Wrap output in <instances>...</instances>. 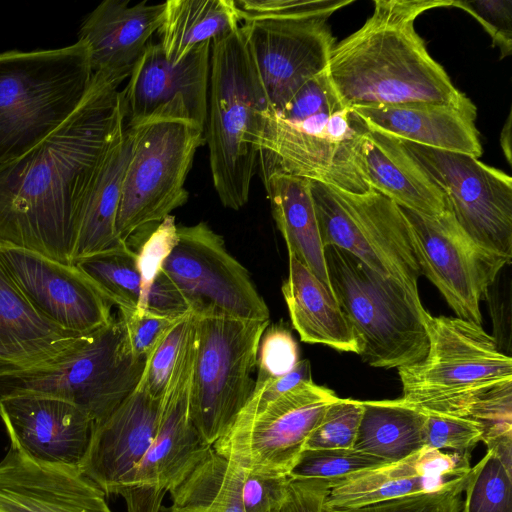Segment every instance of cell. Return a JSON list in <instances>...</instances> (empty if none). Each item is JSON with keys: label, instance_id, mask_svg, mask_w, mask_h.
<instances>
[{"label": "cell", "instance_id": "cell-1", "mask_svg": "<svg viewBox=\"0 0 512 512\" xmlns=\"http://www.w3.org/2000/svg\"><path fill=\"white\" fill-rule=\"evenodd\" d=\"M124 81L93 73L81 106L22 157L0 167V246L74 265L79 213L125 108Z\"/></svg>", "mask_w": 512, "mask_h": 512}, {"label": "cell", "instance_id": "cell-2", "mask_svg": "<svg viewBox=\"0 0 512 512\" xmlns=\"http://www.w3.org/2000/svg\"><path fill=\"white\" fill-rule=\"evenodd\" d=\"M453 0H376L372 15L335 44L327 77L345 108L432 103L476 115V107L427 51L414 22Z\"/></svg>", "mask_w": 512, "mask_h": 512}, {"label": "cell", "instance_id": "cell-3", "mask_svg": "<svg viewBox=\"0 0 512 512\" xmlns=\"http://www.w3.org/2000/svg\"><path fill=\"white\" fill-rule=\"evenodd\" d=\"M261 118L262 180L283 173L349 193L369 190L354 161V145L364 124L342 105L326 71L305 83L284 105L268 106Z\"/></svg>", "mask_w": 512, "mask_h": 512}, {"label": "cell", "instance_id": "cell-4", "mask_svg": "<svg viewBox=\"0 0 512 512\" xmlns=\"http://www.w3.org/2000/svg\"><path fill=\"white\" fill-rule=\"evenodd\" d=\"M269 106L241 26L211 44L205 144L222 205L239 210L258 168L262 112Z\"/></svg>", "mask_w": 512, "mask_h": 512}, {"label": "cell", "instance_id": "cell-5", "mask_svg": "<svg viewBox=\"0 0 512 512\" xmlns=\"http://www.w3.org/2000/svg\"><path fill=\"white\" fill-rule=\"evenodd\" d=\"M93 81L88 48L0 53V167L25 155L81 106Z\"/></svg>", "mask_w": 512, "mask_h": 512}, {"label": "cell", "instance_id": "cell-6", "mask_svg": "<svg viewBox=\"0 0 512 512\" xmlns=\"http://www.w3.org/2000/svg\"><path fill=\"white\" fill-rule=\"evenodd\" d=\"M126 124L132 146L122 182L116 231L127 243L187 202L189 193L184 185L205 138L204 128L192 118L181 96L149 116Z\"/></svg>", "mask_w": 512, "mask_h": 512}, {"label": "cell", "instance_id": "cell-7", "mask_svg": "<svg viewBox=\"0 0 512 512\" xmlns=\"http://www.w3.org/2000/svg\"><path fill=\"white\" fill-rule=\"evenodd\" d=\"M429 347L419 362L398 368L405 404L422 413L466 417L485 391L512 380V359L482 327L424 312Z\"/></svg>", "mask_w": 512, "mask_h": 512}, {"label": "cell", "instance_id": "cell-8", "mask_svg": "<svg viewBox=\"0 0 512 512\" xmlns=\"http://www.w3.org/2000/svg\"><path fill=\"white\" fill-rule=\"evenodd\" d=\"M332 292L361 344L369 366L400 368L421 361L429 341L420 297L350 253L324 248Z\"/></svg>", "mask_w": 512, "mask_h": 512}, {"label": "cell", "instance_id": "cell-9", "mask_svg": "<svg viewBox=\"0 0 512 512\" xmlns=\"http://www.w3.org/2000/svg\"><path fill=\"white\" fill-rule=\"evenodd\" d=\"M147 360L129 350L120 316L81 335L48 366L0 380V395L33 392L67 400L94 424L111 414L138 386Z\"/></svg>", "mask_w": 512, "mask_h": 512}, {"label": "cell", "instance_id": "cell-10", "mask_svg": "<svg viewBox=\"0 0 512 512\" xmlns=\"http://www.w3.org/2000/svg\"><path fill=\"white\" fill-rule=\"evenodd\" d=\"M310 192L324 248L350 253L419 296L422 271L410 224L397 204L373 189L355 194L317 181H310Z\"/></svg>", "mask_w": 512, "mask_h": 512}, {"label": "cell", "instance_id": "cell-11", "mask_svg": "<svg viewBox=\"0 0 512 512\" xmlns=\"http://www.w3.org/2000/svg\"><path fill=\"white\" fill-rule=\"evenodd\" d=\"M270 321L195 316L190 416L213 445L231 426L255 385L261 337Z\"/></svg>", "mask_w": 512, "mask_h": 512}, {"label": "cell", "instance_id": "cell-12", "mask_svg": "<svg viewBox=\"0 0 512 512\" xmlns=\"http://www.w3.org/2000/svg\"><path fill=\"white\" fill-rule=\"evenodd\" d=\"M195 349L194 316L161 397L156 435L140 462L109 492L124 499L126 512H160L166 494L177 487L212 448L190 416Z\"/></svg>", "mask_w": 512, "mask_h": 512}, {"label": "cell", "instance_id": "cell-13", "mask_svg": "<svg viewBox=\"0 0 512 512\" xmlns=\"http://www.w3.org/2000/svg\"><path fill=\"white\" fill-rule=\"evenodd\" d=\"M177 242L162 265L190 313L198 317L269 320V308L247 269L207 223L177 226Z\"/></svg>", "mask_w": 512, "mask_h": 512}, {"label": "cell", "instance_id": "cell-14", "mask_svg": "<svg viewBox=\"0 0 512 512\" xmlns=\"http://www.w3.org/2000/svg\"><path fill=\"white\" fill-rule=\"evenodd\" d=\"M400 142L441 188L449 211L469 238L511 262L512 178L467 154Z\"/></svg>", "mask_w": 512, "mask_h": 512}, {"label": "cell", "instance_id": "cell-15", "mask_svg": "<svg viewBox=\"0 0 512 512\" xmlns=\"http://www.w3.org/2000/svg\"><path fill=\"white\" fill-rule=\"evenodd\" d=\"M337 398L327 387L303 382L253 418L231 425L212 449L245 470L289 476L324 411Z\"/></svg>", "mask_w": 512, "mask_h": 512}, {"label": "cell", "instance_id": "cell-16", "mask_svg": "<svg viewBox=\"0 0 512 512\" xmlns=\"http://www.w3.org/2000/svg\"><path fill=\"white\" fill-rule=\"evenodd\" d=\"M401 209L411 227L422 275L436 286L456 317L481 325L480 302L511 262L479 247L449 209L436 216Z\"/></svg>", "mask_w": 512, "mask_h": 512}, {"label": "cell", "instance_id": "cell-17", "mask_svg": "<svg viewBox=\"0 0 512 512\" xmlns=\"http://www.w3.org/2000/svg\"><path fill=\"white\" fill-rule=\"evenodd\" d=\"M328 18H255L241 24L270 107L284 105L326 71L335 45Z\"/></svg>", "mask_w": 512, "mask_h": 512}, {"label": "cell", "instance_id": "cell-18", "mask_svg": "<svg viewBox=\"0 0 512 512\" xmlns=\"http://www.w3.org/2000/svg\"><path fill=\"white\" fill-rule=\"evenodd\" d=\"M0 262L34 310L65 331L88 334L113 317V305L75 265L6 246Z\"/></svg>", "mask_w": 512, "mask_h": 512}, {"label": "cell", "instance_id": "cell-19", "mask_svg": "<svg viewBox=\"0 0 512 512\" xmlns=\"http://www.w3.org/2000/svg\"><path fill=\"white\" fill-rule=\"evenodd\" d=\"M0 417L10 443L28 457L71 467H80L94 426L75 404L33 392L0 395Z\"/></svg>", "mask_w": 512, "mask_h": 512}, {"label": "cell", "instance_id": "cell-20", "mask_svg": "<svg viewBox=\"0 0 512 512\" xmlns=\"http://www.w3.org/2000/svg\"><path fill=\"white\" fill-rule=\"evenodd\" d=\"M79 467L36 461L10 443L0 460V512H112Z\"/></svg>", "mask_w": 512, "mask_h": 512}, {"label": "cell", "instance_id": "cell-21", "mask_svg": "<svg viewBox=\"0 0 512 512\" xmlns=\"http://www.w3.org/2000/svg\"><path fill=\"white\" fill-rule=\"evenodd\" d=\"M470 469V458L424 446L404 459L331 483L324 509L343 510L435 491Z\"/></svg>", "mask_w": 512, "mask_h": 512}, {"label": "cell", "instance_id": "cell-22", "mask_svg": "<svg viewBox=\"0 0 512 512\" xmlns=\"http://www.w3.org/2000/svg\"><path fill=\"white\" fill-rule=\"evenodd\" d=\"M211 44L203 43L173 63L166 58L159 42H150L121 90L126 122L145 118L181 96L192 118L204 128Z\"/></svg>", "mask_w": 512, "mask_h": 512}, {"label": "cell", "instance_id": "cell-23", "mask_svg": "<svg viewBox=\"0 0 512 512\" xmlns=\"http://www.w3.org/2000/svg\"><path fill=\"white\" fill-rule=\"evenodd\" d=\"M160 401L138 384L111 414L94 424L79 468L107 496L150 447L158 427Z\"/></svg>", "mask_w": 512, "mask_h": 512}, {"label": "cell", "instance_id": "cell-24", "mask_svg": "<svg viewBox=\"0 0 512 512\" xmlns=\"http://www.w3.org/2000/svg\"><path fill=\"white\" fill-rule=\"evenodd\" d=\"M164 9L165 2H101L85 18L79 32V40L88 48L92 72L127 80L160 28Z\"/></svg>", "mask_w": 512, "mask_h": 512}, {"label": "cell", "instance_id": "cell-25", "mask_svg": "<svg viewBox=\"0 0 512 512\" xmlns=\"http://www.w3.org/2000/svg\"><path fill=\"white\" fill-rule=\"evenodd\" d=\"M354 161L369 189L399 207L428 216L448 209L441 188L400 140L364 125L354 145Z\"/></svg>", "mask_w": 512, "mask_h": 512}, {"label": "cell", "instance_id": "cell-26", "mask_svg": "<svg viewBox=\"0 0 512 512\" xmlns=\"http://www.w3.org/2000/svg\"><path fill=\"white\" fill-rule=\"evenodd\" d=\"M351 111L367 128L396 139L476 158L482 155L476 115L457 107L411 103L360 106Z\"/></svg>", "mask_w": 512, "mask_h": 512}, {"label": "cell", "instance_id": "cell-27", "mask_svg": "<svg viewBox=\"0 0 512 512\" xmlns=\"http://www.w3.org/2000/svg\"><path fill=\"white\" fill-rule=\"evenodd\" d=\"M132 146L125 112L104 149L83 201L76 227L73 264L84 257L123 246L116 231V218L125 169Z\"/></svg>", "mask_w": 512, "mask_h": 512}, {"label": "cell", "instance_id": "cell-28", "mask_svg": "<svg viewBox=\"0 0 512 512\" xmlns=\"http://www.w3.org/2000/svg\"><path fill=\"white\" fill-rule=\"evenodd\" d=\"M281 289L292 326L303 342L359 355L360 341L334 294L293 256Z\"/></svg>", "mask_w": 512, "mask_h": 512}, {"label": "cell", "instance_id": "cell-29", "mask_svg": "<svg viewBox=\"0 0 512 512\" xmlns=\"http://www.w3.org/2000/svg\"><path fill=\"white\" fill-rule=\"evenodd\" d=\"M80 336L39 315L0 262L1 353L27 367L40 368L62 357Z\"/></svg>", "mask_w": 512, "mask_h": 512}, {"label": "cell", "instance_id": "cell-30", "mask_svg": "<svg viewBox=\"0 0 512 512\" xmlns=\"http://www.w3.org/2000/svg\"><path fill=\"white\" fill-rule=\"evenodd\" d=\"M263 183L273 219L285 240L288 256H293L305 265L332 292L310 181L289 174L273 173L264 178Z\"/></svg>", "mask_w": 512, "mask_h": 512}, {"label": "cell", "instance_id": "cell-31", "mask_svg": "<svg viewBox=\"0 0 512 512\" xmlns=\"http://www.w3.org/2000/svg\"><path fill=\"white\" fill-rule=\"evenodd\" d=\"M241 24L233 0H169L157 32L166 58L177 63L195 47L229 36Z\"/></svg>", "mask_w": 512, "mask_h": 512}, {"label": "cell", "instance_id": "cell-32", "mask_svg": "<svg viewBox=\"0 0 512 512\" xmlns=\"http://www.w3.org/2000/svg\"><path fill=\"white\" fill-rule=\"evenodd\" d=\"M426 414L396 400L363 401L354 448L389 462L424 447Z\"/></svg>", "mask_w": 512, "mask_h": 512}, {"label": "cell", "instance_id": "cell-33", "mask_svg": "<svg viewBox=\"0 0 512 512\" xmlns=\"http://www.w3.org/2000/svg\"><path fill=\"white\" fill-rule=\"evenodd\" d=\"M244 469L212 448L169 494L172 503L160 512H244Z\"/></svg>", "mask_w": 512, "mask_h": 512}, {"label": "cell", "instance_id": "cell-34", "mask_svg": "<svg viewBox=\"0 0 512 512\" xmlns=\"http://www.w3.org/2000/svg\"><path fill=\"white\" fill-rule=\"evenodd\" d=\"M74 265L120 309H140L141 277L136 251L128 243L77 260Z\"/></svg>", "mask_w": 512, "mask_h": 512}, {"label": "cell", "instance_id": "cell-35", "mask_svg": "<svg viewBox=\"0 0 512 512\" xmlns=\"http://www.w3.org/2000/svg\"><path fill=\"white\" fill-rule=\"evenodd\" d=\"M461 512H512V445L487 450L471 467Z\"/></svg>", "mask_w": 512, "mask_h": 512}, {"label": "cell", "instance_id": "cell-36", "mask_svg": "<svg viewBox=\"0 0 512 512\" xmlns=\"http://www.w3.org/2000/svg\"><path fill=\"white\" fill-rule=\"evenodd\" d=\"M389 461L355 448L305 449L289 474L293 479H319L331 483Z\"/></svg>", "mask_w": 512, "mask_h": 512}, {"label": "cell", "instance_id": "cell-37", "mask_svg": "<svg viewBox=\"0 0 512 512\" xmlns=\"http://www.w3.org/2000/svg\"><path fill=\"white\" fill-rule=\"evenodd\" d=\"M482 428L487 450L512 445V380L500 383L481 394L466 416Z\"/></svg>", "mask_w": 512, "mask_h": 512}, {"label": "cell", "instance_id": "cell-38", "mask_svg": "<svg viewBox=\"0 0 512 512\" xmlns=\"http://www.w3.org/2000/svg\"><path fill=\"white\" fill-rule=\"evenodd\" d=\"M363 401L337 398L324 411L305 449L354 448Z\"/></svg>", "mask_w": 512, "mask_h": 512}, {"label": "cell", "instance_id": "cell-39", "mask_svg": "<svg viewBox=\"0 0 512 512\" xmlns=\"http://www.w3.org/2000/svg\"><path fill=\"white\" fill-rule=\"evenodd\" d=\"M135 235H141L142 238L135 251L142 287L139 311L143 312L146 311L149 292L162 271V265L176 245L178 236L175 217L169 215L157 225Z\"/></svg>", "mask_w": 512, "mask_h": 512}, {"label": "cell", "instance_id": "cell-40", "mask_svg": "<svg viewBox=\"0 0 512 512\" xmlns=\"http://www.w3.org/2000/svg\"><path fill=\"white\" fill-rule=\"evenodd\" d=\"M469 472L444 487L355 508L323 512H461L462 494Z\"/></svg>", "mask_w": 512, "mask_h": 512}, {"label": "cell", "instance_id": "cell-41", "mask_svg": "<svg viewBox=\"0 0 512 512\" xmlns=\"http://www.w3.org/2000/svg\"><path fill=\"white\" fill-rule=\"evenodd\" d=\"M481 440L482 428L470 418L426 414L424 446L471 458Z\"/></svg>", "mask_w": 512, "mask_h": 512}, {"label": "cell", "instance_id": "cell-42", "mask_svg": "<svg viewBox=\"0 0 512 512\" xmlns=\"http://www.w3.org/2000/svg\"><path fill=\"white\" fill-rule=\"evenodd\" d=\"M194 315L183 316L148 356L139 384L155 399H161Z\"/></svg>", "mask_w": 512, "mask_h": 512}, {"label": "cell", "instance_id": "cell-43", "mask_svg": "<svg viewBox=\"0 0 512 512\" xmlns=\"http://www.w3.org/2000/svg\"><path fill=\"white\" fill-rule=\"evenodd\" d=\"M299 361L298 345L290 330L283 324L269 325L259 344L255 382L283 376Z\"/></svg>", "mask_w": 512, "mask_h": 512}, {"label": "cell", "instance_id": "cell-44", "mask_svg": "<svg viewBox=\"0 0 512 512\" xmlns=\"http://www.w3.org/2000/svg\"><path fill=\"white\" fill-rule=\"evenodd\" d=\"M118 315L125 326L129 350L140 360H147L168 331L183 317H170L138 309H120Z\"/></svg>", "mask_w": 512, "mask_h": 512}, {"label": "cell", "instance_id": "cell-45", "mask_svg": "<svg viewBox=\"0 0 512 512\" xmlns=\"http://www.w3.org/2000/svg\"><path fill=\"white\" fill-rule=\"evenodd\" d=\"M242 23L255 18L330 16L353 0H238Z\"/></svg>", "mask_w": 512, "mask_h": 512}, {"label": "cell", "instance_id": "cell-46", "mask_svg": "<svg viewBox=\"0 0 512 512\" xmlns=\"http://www.w3.org/2000/svg\"><path fill=\"white\" fill-rule=\"evenodd\" d=\"M451 6L471 14L484 27L492 38L493 46L499 48L502 58L511 54V0L453 1Z\"/></svg>", "mask_w": 512, "mask_h": 512}, {"label": "cell", "instance_id": "cell-47", "mask_svg": "<svg viewBox=\"0 0 512 512\" xmlns=\"http://www.w3.org/2000/svg\"><path fill=\"white\" fill-rule=\"evenodd\" d=\"M244 469V468H243ZM289 476H277L244 469L241 503L244 512L280 510L285 499Z\"/></svg>", "mask_w": 512, "mask_h": 512}, {"label": "cell", "instance_id": "cell-48", "mask_svg": "<svg viewBox=\"0 0 512 512\" xmlns=\"http://www.w3.org/2000/svg\"><path fill=\"white\" fill-rule=\"evenodd\" d=\"M308 381H313L311 365L309 360L304 359L300 360L291 372L283 376L255 382L249 399L231 425L253 418L282 394Z\"/></svg>", "mask_w": 512, "mask_h": 512}, {"label": "cell", "instance_id": "cell-49", "mask_svg": "<svg viewBox=\"0 0 512 512\" xmlns=\"http://www.w3.org/2000/svg\"><path fill=\"white\" fill-rule=\"evenodd\" d=\"M331 482L289 477L280 512H323Z\"/></svg>", "mask_w": 512, "mask_h": 512}, {"label": "cell", "instance_id": "cell-50", "mask_svg": "<svg viewBox=\"0 0 512 512\" xmlns=\"http://www.w3.org/2000/svg\"><path fill=\"white\" fill-rule=\"evenodd\" d=\"M36 369L27 367L11 357L0 352V380L23 373L27 370Z\"/></svg>", "mask_w": 512, "mask_h": 512}, {"label": "cell", "instance_id": "cell-51", "mask_svg": "<svg viewBox=\"0 0 512 512\" xmlns=\"http://www.w3.org/2000/svg\"><path fill=\"white\" fill-rule=\"evenodd\" d=\"M500 145L507 162L511 165L512 149H511V112L508 114L507 120L503 126L500 135Z\"/></svg>", "mask_w": 512, "mask_h": 512}, {"label": "cell", "instance_id": "cell-52", "mask_svg": "<svg viewBox=\"0 0 512 512\" xmlns=\"http://www.w3.org/2000/svg\"><path fill=\"white\" fill-rule=\"evenodd\" d=\"M273 512H280V510H278V511H273Z\"/></svg>", "mask_w": 512, "mask_h": 512}]
</instances>
